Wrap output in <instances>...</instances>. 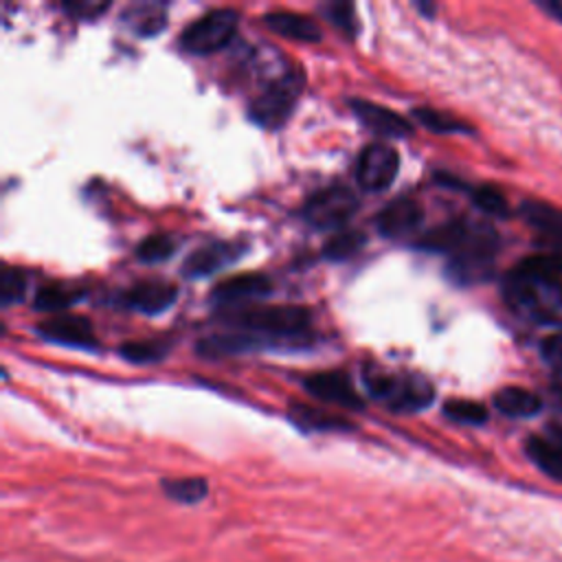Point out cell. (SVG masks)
<instances>
[{
  "label": "cell",
  "instance_id": "obj_14",
  "mask_svg": "<svg viewBox=\"0 0 562 562\" xmlns=\"http://www.w3.org/2000/svg\"><path fill=\"white\" fill-rule=\"evenodd\" d=\"M178 288L165 279H145L123 292V303L140 314H158L173 305Z\"/></svg>",
  "mask_w": 562,
  "mask_h": 562
},
{
  "label": "cell",
  "instance_id": "obj_21",
  "mask_svg": "<svg viewBox=\"0 0 562 562\" xmlns=\"http://www.w3.org/2000/svg\"><path fill=\"white\" fill-rule=\"evenodd\" d=\"M468 228H470L468 220H452L448 224H441V226L428 231L417 241V246L424 248V250H430V252H448V255H452L461 246Z\"/></svg>",
  "mask_w": 562,
  "mask_h": 562
},
{
  "label": "cell",
  "instance_id": "obj_31",
  "mask_svg": "<svg viewBox=\"0 0 562 562\" xmlns=\"http://www.w3.org/2000/svg\"><path fill=\"white\" fill-rule=\"evenodd\" d=\"M472 202L483 211V213H490V215H496V217H505L509 213V204L505 200V195L492 187V184H481L472 191Z\"/></svg>",
  "mask_w": 562,
  "mask_h": 562
},
{
  "label": "cell",
  "instance_id": "obj_16",
  "mask_svg": "<svg viewBox=\"0 0 562 562\" xmlns=\"http://www.w3.org/2000/svg\"><path fill=\"white\" fill-rule=\"evenodd\" d=\"M522 220L538 231L540 241H562V211L542 200H525L520 204Z\"/></svg>",
  "mask_w": 562,
  "mask_h": 562
},
{
  "label": "cell",
  "instance_id": "obj_13",
  "mask_svg": "<svg viewBox=\"0 0 562 562\" xmlns=\"http://www.w3.org/2000/svg\"><path fill=\"white\" fill-rule=\"evenodd\" d=\"M303 386L310 395L321 402L347 406V408H362V397L351 386V380L342 371H318L303 380Z\"/></svg>",
  "mask_w": 562,
  "mask_h": 562
},
{
  "label": "cell",
  "instance_id": "obj_30",
  "mask_svg": "<svg viewBox=\"0 0 562 562\" xmlns=\"http://www.w3.org/2000/svg\"><path fill=\"white\" fill-rule=\"evenodd\" d=\"M443 413L459 424H483L487 419V408L472 400H448Z\"/></svg>",
  "mask_w": 562,
  "mask_h": 562
},
{
  "label": "cell",
  "instance_id": "obj_17",
  "mask_svg": "<svg viewBox=\"0 0 562 562\" xmlns=\"http://www.w3.org/2000/svg\"><path fill=\"white\" fill-rule=\"evenodd\" d=\"M263 22L268 24L270 31H274L283 37H290V40H299V42H318L321 40L318 24L303 13L270 11L263 15Z\"/></svg>",
  "mask_w": 562,
  "mask_h": 562
},
{
  "label": "cell",
  "instance_id": "obj_24",
  "mask_svg": "<svg viewBox=\"0 0 562 562\" xmlns=\"http://www.w3.org/2000/svg\"><path fill=\"white\" fill-rule=\"evenodd\" d=\"M165 494L176 498L178 503H198L206 496L209 487L206 481L200 476H184V479H165L162 481Z\"/></svg>",
  "mask_w": 562,
  "mask_h": 562
},
{
  "label": "cell",
  "instance_id": "obj_4",
  "mask_svg": "<svg viewBox=\"0 0 562 562\" xmlns=\"http://www.w3.org/2000/svg\"><path fill=\"white\" fill-rule=\"evenodd\" d=\"M305 86V75L301 68L288 70L266 83V88L250 101L248 116L268 130L281 127L292 114L296 99Z\"/></svg>",
  "mask_w": 562,
  "mask_h": 562
},
{
  "label": "cell",
  "instance_id": "obj_10",
  "mask_svg": "<svg viewBox=\"0 0 562 562\" xmlns=\"http://www.w3.org/2000/svg\"><path fill=\"white\" fill-rule=\"evenodd\" d=\"M349 108L360 119V123L378 136L404 138L413 134V123L391 108H384L367 99H349Z\"/></svg>",
  "mask_w": 562,
  "mask_h": 562
},
{
  "label": "cell",
  "instance_id": "obj_9",
  "mask_svg": "<svg viewBox=\"0 0 562 562\" xmlns=\"http://www.w3.org/2000/svg\"><path fill=\"white\" fill-rule=\"evenodd\" d=\"M37 334L50 342H59L66 347H81V349L97 347L92 323L79 314H61V316L46 318L37 325Z\"/></svg>",
  "mask_w": 562,
  "mask_h": 562
},
{
  "label": "cell",
  "instance_id": "obj_7",
  "mask_svg": "<svg viewBox=\"0 0 562 562\" xmlns=\"http://www.w3.org/2000/svg\"><path fill=\"white\" fill-rule=\"evenodd\" d=\"M358 204V195L349 187L329 184L305 200L301 215L312 228H340L356 213Z\"/></svg>",
  "mask_w": 562,
  "mask_h": 562
},
{
  "label": "cell",
  "instance_id": "obj_15",
  "mask_svg": "<svg viewBox=\"0 0 562 562\" xmlns=\"http://www.w3.org/2000/svg\"><path fill=\"white\" fill-rule=\"evenodd\" d=\"M244 252L241 246L237 244H228V241H213V244H204L198 250H193L184 263H182V272L187 277H206L217 272L220 268L228 266L231 261L239 259V255Z\"/></svg>",
  "mask_w": 562,
  "mask_h": 562
},
{
  "label": "cell",
  "instance_id": "obj_1",
  "mask_svg": "<svg viewBox=\"0 0 562 562\" xmlns=\"http://www.w3.org/2000/svg\"><path fill=\"white\" fill-rule=\"evenodd\" d=\"M505 303L525 321L562 327V279L538 259L527 257L503 281Z\"/></svg>",
  "mask_w": 562,
  "mask_h": 562
},
{
  "label": "cell",
  "instance_id": "obj_2",
  "mask_svg": "<svg viewBox=\"0 0 562 562\" xmlns=\"http://www.w3.org/2000/svg\"><path fill=\"white\" fill-rule=\"evenodd\" d=\"M498 250V235L492 226L481 222H470V228L461 246L450 255L446 274L459 283H481L494 272V255Z\"/></svg>",
  "mask_w": 562,
  "mask_h": 562
},
{
  "label": "cell",
  "instance_id": "obj_35",
  "mask_svg": "<svg viewBox=\"0 0 562 562\" xmlns=\"http://www.w3.org/2000/svg\"><path fill=\"white\" fill-rule=\"evenodd\" d=\"M551 18L562 22V0H547V2H538Z\"/></svg>",
  "mask_w": 562,
  "mask_h": 562
},
{
  "label": "cell",
  "instance_id": "obj_11",
  "mask_svg": "<svg viewBox=\"0 0 562 562\" xmlns=\"http://www.w3.org/2000/svg\"><path fill=\"white\" fill-rule=\"evenodd\" d=\"M272 292V281L270 277L261 274V272H241V274H233L224 281H220L213 290H211V301L215 305H237L244 301H257L263 299Z\"/></svg>",
  "mask_w": 562,
  "mask_h": 562
},
{
  "label": "cell",
  "instance_id": "obj_6",
  "mask_svg": "<svg viewBox=\"0 0 562 562\" xmlns=\"http://www.w3.org/2000/svg\"><path fill=\"white\" fill-rule=\"evenodd\" d=\"M237 11L235 9H213L204 15H200L195 22H191L182 35L180 46L191 55H209L220 48H224L235 31H237Z\"/></svg>",
  "mask_w": 562,
  "mask_h": 562
},
{
  "label": "cell",
  "instance_id": "obj_23",
  "mask_svg": "<svg viewBox=\"0 0 562 562\" xmlns=\"http://www.w3.org/2000/svg\"><path fill=\"white\" fill-rule=\"evenodd\" d=\"M413 119L417 123H422L424 127L432 130V132H439V134H457V132H472L468 123L446 114V112H439L435 108H428V105H422V108H413Z\"/></svg>",
  "mask_w": 562,
  "mask_h": 562
},
{
  "label": "cell",
  "instance_id": "obj_22",
  "mask_svg": "<svg viewBox=\"0 0 562 562\" xmlns=\"http://www.w3.org/2000/svg\"><path fill=\"white\" fill-rule=\"evenodd\" d=\"M367 241V235L356 228H345L334 233L325 246H323V257L329 261H345L351 255H356Z\"/></svg>",
  "mask_w": 562,
  "mask_h": 562
},
{
  "label": "cell",
  "instance_id": "obj_28",
  "mask_svg": "<svg viewBox=\"0 0 562 562\" xmlns=\"http://www.w3.org/2000/svg\"><path fill=\"white\" fill-rule=\"evenodd\" d=\"M119 353L134 364H147L165 356V345L158 340H130L119 347Z\"/></svg>",
  "mask_w": 562,
  "mask_h": 562
},
{
  "label": "cell",
  "instance_id": "obj_29",
  "mask_svg": "<svg viewBox=\"0 0 562 562\" xmlns=\"http://www.w3.org/2000/svg\"><path fill=\"white\" fill-rule=\"evenodd\" d=\"M26 290V277L20 268L4 263L0 272V303L2 305H13L22 301Z\"/></svg>",
  "mask_w": 562,
  "mask_h": 562
},
{
  "label": "cell",
  "instance_id": "obj_26",
  "mask_svg": "<svg viewBox=\"0 0 562 562\" xmlns=\"http://www.w3.org/2000/svg\"><path fill=\"white\" fill-rule=\"evenodd\" d=\"M292 419L303 426V428H316V430H336V428H347V424L334 415H327L321 408L314 406H305V404H294L290 408Z\"/></svg>",
  "mask_w": 562,
  "mask_h": 562
},
{
  "label": "cell",
  "instance_id": "obj_8",
  "mask_svg": "<svg viewBox=\"0 0 562 562\" xmlns=\"http://www.w3.org/2000/svg\"><path fill=\"white\" fill-rule=\"evenodd\" d=\"M400 169V154L389 143H369L358 160H356V180L358 184L369 191L378 193L393 184Z\"/></svg>",
  "mask_w": 562,
  "mask_h": 562
},
{
  "label": "cell",
  "instance_id": "obj_3",
  "mask_svg": "<svg viewBox=\"0 0 562 562\" xmlns=\"http://www.w3.org/2000/svg\"><path fill=\"white\" fill-rule=\"evenodd\" d=\"M226 323L246 331H257L266 336H301L310 323L312 312L305 305H255L248 310H237L226 316Z\"/></svg>",
  "mask_w": 562,
  "mask_h": 562
},
{
  "label": "cell",
  "instance_id": "obj_36",
  "mask_svg": "<svg viewBox=\"0 0 562 562\" xmlns=\"http://www.w3.org/2000/svg\"><path fill=\"white\" fill-rule=\"evenodd\" d=\"M553 393L562 406V373H555V380H553Z\"/></svg>",
  "mask_w": 562,
  "mask_h": 562
},
{
  "label": "cell",
  "instance_id": "obj_33",
  "mask_svg": "<svg viewBox=\"0 0 562 562\" xmlns=\"http://www.w3.org/2000/svg\"><path fill=\"white\" fill-rule=\"evenodd\" d=\"M61 9L77 18V20H94L99 18L103 11L110 9V2H94V0H88V2H77V0H70V2H64Z\"/></svg>",
  "mask_w": 562,
  "mask_h": 562
},
{
  "label": "cell",
  "instance_id": "obj_27",
  "mask_svg": "<svg viewBox=\"0 0 562 562\" xmlns=\"http://www.w3.org/2000/svg\"><path fill=\"white\" fill-rule=\"evenodd\" d=\"M125 20L138 35H154L165 26V13L154 4H138L125 13Z\"/></svg>",
  "mask_w": 562,
  "mask_h": 562
},
{
  "label": "cell",
  "instance_id": "obj_34",
  "mask_svg": "<svg viewBox=\"0 0 562 562\" xmlns=\"http://www.w3.org/2000/svg\"><path fill=\"white\" fill-rule=\"evenodd\" d=\"M540 353L549 367L555 369V373H562V334H553L542 340Z\"/></svg>",
  "mask_w": 562,
  "mask_h": 562
},
{
  "label": "cell",
  "instance_id": "obj_5",
  "mask_svg": "<svg viewBox=\"0 0 562 562\" xmlns=\"http://www.w3.org/2000/svg\"><path fill=\"white\" fill-rule=\"evenodd\" d=\"M364 384L375 400H382L393 411H422L435 400L432 384L422 375H393L369 371L364 373Z\"/></svg>",
  "mask_w": 562,
  "mask_h": 562
},
{
  "label": "cell",
  "instance_id": "obj_19",
  "mask_svg": "<svg viewBox=\"0 0 562 562\" xmlns=\"http://www.w3.org/2000/svg\"><path fill=\"white\" fill-rule=\"evenodd\" d=\"M527 457L551 479L562 481V441L547 437H529L525 443Z\"/></svg>",
  "mask_w": 562,
  "mask_h": 562
},
{
  "label": "cell",
  "instance_id": "obj_32",
  "mask_svg": "<svg viewBox=\"0 0 562 562\" xmlns=\"http://www.w3.org/2000/svg\"><path fill=\"white\" fill-rule=\"evenodd\" d=\"M325 18L336 24L340 31H345L349 37L356 35L358 31V20H356V9L351 2H329L323 7Z\"/></svg>",
  "mask_w": 562,
  "mask_h": 562
},
{
  "label": "cell",
  "instance_id": "obj_18",
  "mask_svg": "<svg viewBox=\"0 0 562 562\" xmlns=\"http://www.w3.org/2000/svg\"><path fill=\"white\" fill-rule=\"evenodd\" d=\"M86 294V290L77 283H64V281H55L48 285H42L35 292L33 299V307L37 312H61L70 305H75L77 301H81Z\"/></svg>",
  "mask_w": 562,
  "mask_h": 562
},
{
  "label": "cell",
  "instance_id": "obj_12",
  "mask_svg": "<svg viewBox=\"0 0 562 562\" xmlns=\"http://www.w3.org/2000/svg\"><path fill=\"white\" fill-rule=\"evenodd\" d=\"M424 220V209L415 198H395L375 215V228L380 235L397 239L413 233Z\"/></svg>",
  "mask_w": 562,
  "mask_h": 562
},
{
  "label": "cell",
  "instance_id": "obj_20",
  "mask_svg": "<svg viewBox=\"0 0 562 562\" xmlns=\"http://www.w3.org/2000/svg\"><path fill=\"white\" fill-rule=\"evenodd\" d=\"M494 406L509 417H531L542 408V402L536 393L520 386H505L494 393Z\"/></svg>",
  "mask_w": 562,
  "mask_h": 562
},
{
  "label": "cell",
  "instance_id": "obj_25",
  "mask_svg": "<svg viewBox=\"0 0 562 562\" xmlns=\"http://www.w3.org/2000/svg\"><path fill=\"white\" fill-rule=\"evenodd\" d=\"M176 250L173 239L167 233H151L136 246V257L145 263H160L169 259Z\"/></svg>",
  "mask_w": 562,
  "mask_h": 562
}]
</instances>
